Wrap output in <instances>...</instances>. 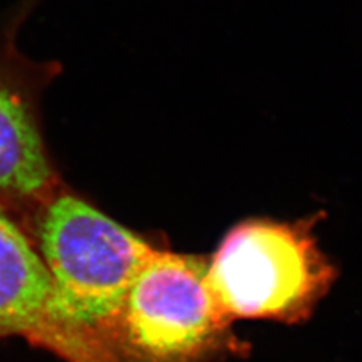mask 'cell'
<instances>
[{"instance_id": "cell-1", "label": "cell", "mask_w": 362, "mask_h": 362, "mask_svg": "<svg viewBox=\"0 0 362 362\" xmlns=\"http://www.w3.org/2000/svg\"><path fill=\"white\" fill-rule=\"evenodd\" d=\"M38 247L53 282V315L86 344L115 327L129 290L154 249L122 225L71 195H59L38 219Z\"/></svg>"}, {"instance_id": "cell-2", "label": "cell", "mask_w": 362, "mask_h": 362, "mask_svg": "<svg viewBox=\"0 0 362 362\" xmlns=\"http://www.w3.org/2000/svg\"><path fill=\"white\" fill-rule=\"evenodd\" d=\"M311 228L249 221L228 233L207 264V281L225 319L299 320L335 281Z\"/></svg>"}, {"instance_id": "cell-3", "label": "cell", "mask_w": 362, "mask_h": 362, "mask_svg": "<svg viewBox=\"0 0 362 362\" xmlns=\"http://www.w3.org/2000/svg\"><path fill=\"white\" fill-rule=\"evenodd\" d=\"M221 314L199 258L154 251L129 290L113 327L138 362H194L218 335Z\"/></svg>"}, {"instance_id": "cell-4", "label": "cell", "mask_w": 362, "mask_h": 362, "mask_svg": "<svg viewBox=\"0 0 362 362\" xmlns=\"http://www.w3.org/2000/svg\"><path fill=\"white\" fill-rule=\"evenodd\" d=\"M52 302L53 282L40 251L0 206V338L23 337L66 362H103L98 347L62 329Z\"/></svg>"}, {"instance_id": "cell-5", "label": "cell", "mask_w": 362, "mask_h": 362, "mask_svg": "<svg viewBox=\"0 0 362 362\" xmlns=\"http://www.w3.org/2000/svg\"><path fill=\"white\" fill-rule=\"evenodd\" d=\"M28 74L0 66V198L37 199L54 175L32 105Z\"/></svg>"}]
</instances>
